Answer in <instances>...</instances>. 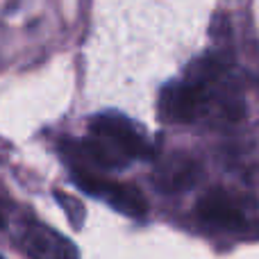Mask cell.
I'll return each mask as SVG.
<instances>
[{
	"instance_id": "obj_1",
	"label": "cell",
	"mask_w": 259,
	"mask_h": 259,
	"mask_svg": "<svg viewBox=\"0 0 259 259\" xmlns=\"http://www.w3.org/2000/svg\"><path fill=\"white\" fill-rule=\"evenodd\" d=\"M228 64L219 55H205L187 68L182 80L168 82L159 94V116L164 123L189 125L221 109L225 116L241 114L232 91H225Z\"/></svg>"
},
{
	"instance_id": "obj_2",
	"label": "cell",
	"mask_w": 259,
	"mask_h": 259,
	"mask_svg": "<svg viewBox=\"0 0 259 259\" xmlns=\"http://www.w3.org/2000/svg\"><path fill=\"white\" fill-rule=\"evenodd\" d=\"M89 134L80 141H64L62 157L68 166L89 170H121L132 161L152 157V146L141 125L118 112L91 116Z\"/></svg>"
},
{
	"instance_id": "obj_3",
	"label": "cell",
	"mask_w": 259,
	"mask_h": 259,
	"mask_svg": "<svg viewBox=\"0 0 259 259\" xmlns=\"http://www.w3.org/2000/svg\"><path fill=\"white\" fill-rule=\"evenodd\" d=\"M68 170H71V180L75 182V187L82 189L87 196L107 202L112 209L121 211L130 219H143L148 214V200L139 187L105 178L96 170L80 168V166H68Z\"/></svg>"
},
{
	"instance_id": "obj_4",
	"label": "cell",
	"mask_w": 259,
	"mask_h": 259,
	"mask_svg": "<svg viewBox=\"0 0 259 259\" xmlns=\"http://www.w3.org/2000/svg\"><path fill=\"white\" fill-rule=\"evenodd\" d=\"M196 214L207 228L214 230H243L248 225L246 200L225 189L205 193L196 205Z\"/></svg>"
},
{
	"instance_id": "obj_5",
	"label": "cell",
	"mask_w": 259,
	"mask_h": 259,
	"mask_svg": "<svg viewBox=\"0 0 259 259\" xmlns=\"http://www.w3.org/2000/svg\"><path fill=\"white\" fill-rule=\"evenodd\" d=\"M16 239L32 259H80L75 246L66 237L39 221L21 223L16 230Z\"/></svg>"
},
{
	"instance_id": "obj_6",
	"label": "cell",
	"mask_w": 259,
	"mask_h": 259,
	"mask_svg": "<svg viewBox=\"0 0 259 259\" xmlns=\"http://www.w3.org/2000/svg\"><path fill=\"white\" fill-rule=\"evenodd\" d=\"M166 180V189H180L193 182V164H168V168L161 173Z\"/></svg>"
},
{
	"instance_id": "obj_7",
	"label": "cell",
	"mask_w": 259,
	"mask_h": 259,
	"mask_svg": "<svg viewBox=\"0 0 259 259\" xmlns=\"http://www.w3.org/2000/svg\"><path fill=\"white\" fill-rule=\"evenodd\" d=\"M0 259H3V257H0Z\"/></svg>"
}]
</instances>
